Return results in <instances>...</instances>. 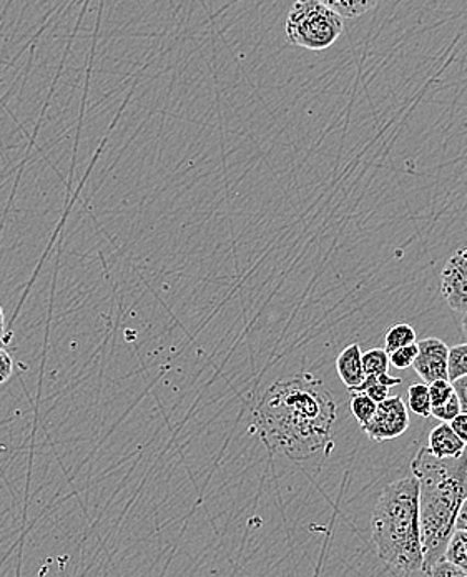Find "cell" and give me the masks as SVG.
I'll use <instances>...</instances> for the list:
<instances>
[{"mask_svg": "<svg viewBox=\"0 0 467 577\" xmlns=\"http://www.w3.org/2000/svg\"><path fill=\"white\" fill-rule=\"evenodd\" d=\"M336 401L311 373L288 376L271 385L255 410V426L271 453L297 463L327 456L333 444Z\"/></svg>", "mask_w": 467, "mask_h": 577, "instance_id": "obj_1", "label": "cell"}, {"mask_svg": "<svg viewBox=\"0 0 467 577\" xmlns=\"http://www.w3.org/2000/svg\"><path fill=\"white\" fill-rule=\"evenodd\" d=\"M420 485V528L423 573L443 559L456 531V517L467 498L466 453L457 458H437L430 447H421L411 462Z\"/></svg>", "mask_w": 467, "mask_h": 577, "instance_id": "obj_2", "label": "cell"}, {"mask_svg": "<svg viewBox=\"0 0 467 577\" xmlns=\"http://www.w3.org/2000/svg\"><path fill=\"white\" fill-rule=\"evenodd\" d=\"M373 544L388 566L403 574L423 573L420 485L403 478L382 489L371 517Z\"/></svg>", "mask_w": 467, "mask_h": 577, "instance_id": "obj_3", "label": "cell"}, {"mask_svg": "<svg viewBox=\"0 0 467 577\" xmlns=\"http://www.w3.org/2000/svg\"><path fill=\"white\" fill-rule=\"evenodd\" d=\"M343 18L321 0H297L287 19V38L308 51H324L343 34Z\"/></svg>", "mask_w": 467, "mask_h": 577, "instance_id": "obj_4", "label": "cell"}, {"mask_svg": "<svg viewBox=\"0 0 467 577\" xmlns=\"http://www.w3.org/2000/svg\"><path fill=\"white\" fill-rule=\"evenodd\" d=\"M410 423V408L404 403L403 398L388 397L378 403L371 420L363 424L362 430L368 434L369 440L382 443V441L403 436Z\"/></svg>", "mask_w": 467, "mask_h": 577, "instance_id": "obj_5", "label": "cell"}, {"mask_svg": "<svg viewBox=\"0 0 467 577\" xmlns=\"http://www.w3.org/2000/svg\"><path fill=\"white\" fill-rule=\"evenodd\" d=\"M441 293L457 313H467V248L457 249L441 275Z\"/></svg>", "mask_w": 467, "mask_h": 577, "instance_id": "obj_6", "label": "cell"}, {"mask_svg": "<svg viewBox=\"0 0 467 577\" xmlns=\"http://www.w3.org/2000/svg\"><path fill=\"white\" fill-rule=\"evenodd\" d=\"M447 358L449 346L440 339H424L418 343V355L413 362L414 371L426 385L436 379L447 378Z\"/></svg>", "mask_w": 467, "mask_h": 577, "instance_id": "obj_7", "label": "cell"}, {"mask_svg": "<svg viewBox=\"0 0 467 577\" xmlns=\"http://www.w3.org/2000/svg\"><path fill=\"white\" fill-rule=\"evenodd\" d=\"M430 452L437 458H457L466 453V444L454 433L449 423L443 421L430 434Z\"/></svg>", "mask_w": 467, "mask_h": 577, "instance_id": "obj_8", "label": "cell"}, {"mask_svg": "<svg viewBox=\"0 0 467 577\" xmlns=\"http://www.w3.org/2000/svg\"><path fill=\"white\" fill-rule=\"evenodd\" d=\"M336 369H338L340 378L345 382V387L348 390H355L356 387H359L365 381L366 375L365 369H363L362 348H359L358 343H353V345L343 349L342 355L336 359Z\"/></svg>", "mask_w": 467, "mask_h": 577, "instance_id": "obj_9", "label": "cell"}, {"mask_svg": "<svg viewBox=\"0 0 467 577\" xmlns=\"http://www.w3.org/2000/svg\"><path fill=\"white\" fill-rule=\"evenodd\" d=\"M321 2L343 19L359 18L378 4V0H321Z\"/></svg>", "mask_w": 467, "mask_h": 577, "instance_id": "obj_10", "label": "cell"}, {"mask_svg": "<svg viewBox=\"0 0 467 577\" xmlns=\"http://www.w3.org/2000/svg\"><path fill=\"white\" fill-rule=\"evenodd\" d=\"M416 330L408 323H396L391 329L386 332L385 335V349L388 353L394 352V349L401 348V346L411 345L416 343Z\"/></svg>", "mask_w": 467, "mask_h": 577, "instance_id": "obj_11", "label": "cell"}, {"mask_svg": "<svg viewBox=\"0 0 467 577\" xmlns=\"http://www.w3.org/2000/svg\"><path fill=\"white\" fill-rule=\"evenodd\" d=\"M444 557L456 564L467 576V531L456 530L446 546Z\"/></svg>", "mask_w": 467, "mask_h": 577, "instance_id": "obj_12", "label": "cell"}, {"mask_svg": "<svg viewBox=\"0 0 467 577\" xmlns=\"http://www.w3.org/2000/svg\"><path fill=\"white\" fill-rule=\"evenodd\" d=\"M408 408L418 417H431V408L433 407H431L430 390H427L426 382L411 385L410 390H408Z\"/></svg>", "mask_w": 467, "mask_h": 577, "instance_id": "obj_13", "label": "cell"}, {"mask_svg": "<svg viewBox=\"0 0 467 577\" xmlns=\"http://www.w3.org/2000/svg\"><path fill=\"white\" fill-rule=\"evenodd\" d=\"M362 362L366 376L388 373L389 365H391L389 353L385 348H373L362 353Z\"/></svg>", "mask_w": 467, "mask_h": 577, "instance_id": "obj_14", "label": "cell"}, {"mask_svg": "<svg viewBox=\"0 0 467 577\" xmlns=\"http://www.w3.org/2000/svg\"><path fill=\"white\" fill-rule=\"evenodd\" d=\"M467 375V343L449 348L447 358V378L451 381Z\"/></svg>", "mask_w": 467, "mask_h": 577, "instance_id": "obj_15", "label": "cell"}, {"mask_svg": "<svg viewBox=\"0 0 467 577\" xmlns=\"http://www.w3.org/2000/svg\"><path fill=\"white\" fill-rule=\"evenodd\" d=\"M376 407H378V403L373 401L368 395L362 393V391H353L352 411L353 414H355L359 426H363V424H366L369 420H371L373 414H375Z\"/></svg>", "mask_w": 467, "mask_h": 577, "instance_id": "obj_16", "label": "cell"}, {"mask_svg": "<svg viewBox=\"0 0 467 577\" xmlns=\"http://www.w3.org/2000/svg\"><path fill=\"white\" fill-rule=\"evenodd\" d=\"M389 390H391V388L382 385V382L379 381L378 375H369L366 376L365 381H363L359 387L349 391H352V393L353 391H362V393L368 395V397L371 398L373 401H376V403H381V401H385L386 398L389 397Z\"/></svg>", "mask_w": 467, "mask_h": 577, "instance_id": "obj_17", "label": "cell"}, {"mask_svg": "<svg viewBox=\"0 0 467 577\" xmlns=\"http://www.w3.org/2000/svg\"><path fill=\"white\" fill-rule=\"evenodd\" d=\"M427 390H430L431 407L433 408L446 403V401L454 395L453 382H451V379H436V381L427 385Z\"/></svg>", "mask_w": 467, "mask_h": 577, "instance_id": "obj_18", "label": "cell"}, {"mask_svg": "<svg viewBox=\"0 0 467 577\" xmlns=\"http://www.w3.org/2000/svg\"><path fill=\"white\" fill-rule=\"evenodd\" d=\"M418 355V343H411V345L401 346V348L394 349L389 353V363L394 368L408 369L413 366L414 358Z\"/></svg>", "mask_w": 467, "mask_h": 577, "instance_id": "obj_19", "label": "cell"}, {"mask_svg": "<svg viewBox=\"0 0 467 577\" xmlns=\"http://www.w3.org/2000/svg\"><path fill=\"white\" fill-rule=\"evenodd\" d=\"M460 413L459 400H457L456 393L446 401V403L441 404V407L431 408V417L437 418V420L446 421L449 423L451 420L457 417Z\"/></svg>", "mask_w": 467, "mask_h": 577, "instance_id": "obj_20", "label": "cell"}, {"mask_svg": "<svg viewBox=\"0 0 467 577\" xmlns=\"http://www.w3.org/2000/svg\"><path fill=\"white\" fill-rule=\"evenodd\" d=\"M427 576H434V577H443V576H466L464 574L463 569H459V567L456 566V564L451 563V561H447L446 557H443V559L437 561L436 564H434L433 567H431L430 570H427Z\"/></svg>", "mask_w": 467, "mask_h": 577, "instance_id": "obj_21", "label": "cell"}, {"mask_svg": "<svg viewBox=\"0 0 467 577\" xmlns=\"http://www.w3.org/2000/svg\"><path fill=\"white\" fill-rule=\"evenodd\" d=\"M12 373H14V359L4 348H0V385L9 381Z\"/></svg>", "mask_w": 467, "mask_h": 577, "instance_id": "obj_22", "label": "cell"}, {"mask_svg": "<svg viewBox=\"0 0 467 577\" xmlns=\"http://www.w3.org/2000/svg\"><path fill=\"white\" fill-rule=\"evenodd\" d=\"M453 388L456 393L457 400H459L460 411L467 413V375L460 376V378L454 379Z\"/></svg>", "mask_w": 467, "mask_h": 577, "instance_id": "obj_23", "label": "cell"}, {"mask_svg": "<svg viewBox=\"0 0 467 577\" xmlns=\"http://www.w3.org/2000/svg\"><path fill=\"white\" fill-rule=\"evenodd\" d=\"M451 428H453L454 433L464 441V444H467V413L460 411L454 420L449 421Z\"/></svg>", "mask_w": 467, "mask_h": 577, "instance_id": "obj_24", "label": "cell"}, {"mask_svg": "<svg viewBox=\"0 0 467 577\" xmlns=\"http://www.w3.org/2000/svg\"><path fill=\"white\" fill-rule=\"evenodd\" d=\"M456 530L467 531V498L460 504L456 517Z\"/></svg>", "mask_w": 467, "mask_h": 577, "instance_id": "obj_25", "label": "cell"}, {"mask_svg": "<svg viewBox=\"0 0 467 577\" xmlns=\"http://www.w3.org/2000/svg\"><path fill=\"white\" fill-rule=\"evenodd\" d=\"M5 330V314L4 310H2V307H0V335H4Z\"/></svg>", "mask_w": 467, "mask_h": 577, "instance_id": "obj_26", "label": "cell"}, {"mask_svg": "<svg viewBox=\"0 0 467 577\" xmlns=\"http://www.w3.org/2000/svg\"><path fill=\"white\" fill-rule=\"evenodd\" d=\"M460 325H463L464 335L467 336V313H464L463 323H460Z\"/></svg>", "mask_w": 467, "mask_h": 577, "instance_id": "obj_27", "label": "cell"}, {"mask_svg": "<svg viewBox=\"0 0 467 577\" xmlns=\"http://www.w3.org/2000/svg\"><path fill=\"white\" fill-rule=\"evenodd\" d=\"M4 342V340H2V335H0V343Z\"/></svg>", "mask_w": 467, "mask_h": 577, "instance_id": "obj_28", "label": "cell"}, {"mask_svg": "<svg viewBox=\"0 0 467 577\" xmlns=\"http://www.w3.org/2000/svg\"><path fill=\"white\" fill-rule=\"evenodd\" d=\"M466 466H467V455H466Z\"/></svg>", "mask_w": 467, "mask_h": 577, "instance_id": "obj_29", "label": "cell"}]
</instances>
